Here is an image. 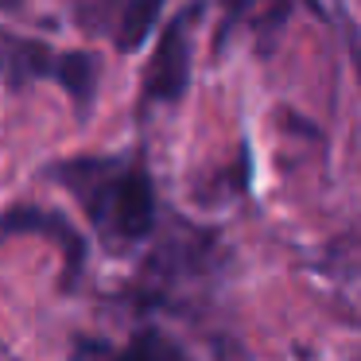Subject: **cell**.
Returning <instances> with one entry per match:
<instances>
[{"label":"cell","instance_id":"cell-8","mask_svg":"<svg viewBox=\"0 0 361 361\" xmlns=\"http://www.w3.org/2000/svg\"><path fill=\"white\" fill-rule=\"evenodd\" d=\"M0 361H16V357H12V353L4 350V345H0Z\"/></svg>","mask_w":361,"mask_h":361},{"label":"cell","instance_id":"cell-3","mask_svg":"<svg viewBox=\"0 0 361 361\" xmlns=\"http://www.w3.org/2000/svg\"><path fill=\"white\" fill-rule=\"evenodd\" d=\"M20 233L51 237V241L63 249L71 280L82 272L86 245H82V237L74 233V226H71L66 218H59V214H51V210H39V206H12L8 214H0V241H4V237H20Z\"/></svg>","mask_w":361,"mask_h":361},{"label":"cell","instance_id":"cell-4","mask_svg":"<svg viewBox=\"0 0 361 361\" xmlns=\"http://www.w3.org/2000/svg\"><path fill=\"white\" fill-rule=\"evenodd\" d=\"M55 63H59V55L47 43L24 39V35H12L0 27V78L8 86H24V82L39 78V74L55 78Z\"/></svg>","mask_w":361,"mask_h":361},{"label":"cell","instance_id":"cell-6","mask_svg":"<svg viewBox=\"0 0 361 361\" xmlns=\"http://www.w3.org/2000/svg\"><path fill=\"white\" fill-rule=\"evenodd\" d=\"M167 0H128V8L121 12L117 24V51H140L144 39L152 35L159 12H164Z\"/></svg>","mask_w":361,"mask_h":361},{"label":"cell","instance_id":"cell-2","mask_svg":"<svg viewBox=\"0 0 361 361\" xmlns=\"http://www.w3.org/2000/svg\"><path fill=\"white\" fill-rule=\"evenodd\" d=\"M190 16L195 12H183L171 24L164 27V39L156 43V55H152L148 71H144V94L156 97V102H175V97L187 90L190 78Z\"/></svg>","mask_w":361,"mask_h":361},{"label":"cell","instance_id":"cell-7","mask_svg":"<svg viewBox=\"0 0 361 361\" xmlns=\"http://www.w3.org/2000/svg\"><path fill=\"white\" fill-rule=\"evenodd\" d=\"M109 361H190V353L164 330H140L121 353H113Z\"/></svg>","mask_w":361,"mask_h":361},{"label":"cell","instance_id":"cell-5","mask_svg":"<svg viewBox=\"0 0 361 361\" xmlns=\"http://www.w3.org/2000/svg\"><path fill=\"white\" fill-rule=\"evenodd\" d=\"M55 78H59V86L74 97L78 113H86L90 105H94V94H97V63H94V55H86V51L59 55Z\"/></svg>","mask_w":361,"mask_h":361},{"label":"cell","instance_id":"cell-1","mask_svg":"<svg viewBox=\"0 0 361 361\" xmlns=\"http://www.w3.org/2000/svg\"><path fill=\"white\" fill-rule=\"evenodd\" d=\"M63 171L66 187L78 190L97 229L121 237V241H144L156 229V190H152V179L144 175V167H125L109 179L86 175L82 164H71Z\"/></svg>","mask_w":361,"mask_h":361}]
</instances>
